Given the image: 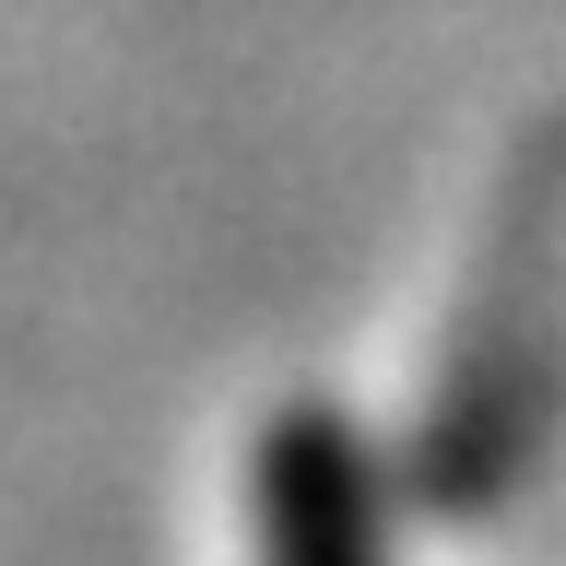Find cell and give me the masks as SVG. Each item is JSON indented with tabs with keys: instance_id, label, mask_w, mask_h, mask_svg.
<instances>
[{
	"instance_id": "6da1fadb",
	"label": "cell",
	"mask_w": 566,
	"mask_h": 566,
	"mask_svg": "<svg viewBox=\"0 0 566 566\" xmlns=\"http://www.w3.org/2000/svg\"><path fill=\"white\" fill-rule=\"evenodd\" d=\"M366 531H378L366 449L331 413L272 424V449H260V543H283V555H354Z\"/></svg>"
}]
</instances>
